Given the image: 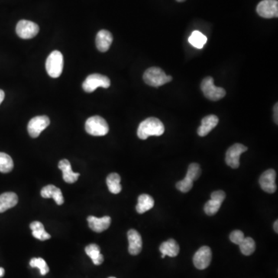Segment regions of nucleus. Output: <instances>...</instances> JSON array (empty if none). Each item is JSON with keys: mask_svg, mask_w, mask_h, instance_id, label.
Returning a JSON list of instances; mask_svg holds the SVG:
<instances>
[{"mask_svg": "<svg viewBox=\"0 0 278 278\" xmlns=\"http://www.w3.org/2000/svg\"><path fill=\"white\" fill-rule=\"evenodd\" d=\"M165 132L163 123L156 118H149L139 124L137 128V137L146 140L150 136H161Z\"/></svg>", "mask_w": 278, "mask_h": 278, "instance_id": "f257e3e1", "label": "nucleus"}, {"mask_svg": "<svg viewBox=\"0 0 278 278\" xmlns=\"http://www.w3.org/2000/svg\"><path fill=\"white\" fill-rule=\"evenodd\" d=\"M143 80L149 86L158 88L172 81V78L167 76L161 68L153 66L146 70L143 75Z\"/></svg>", "mask_w": 278, "mask_h": 278, "instance_id": "f03ea898", "label": "nucleus"}, {"mask_svg": "<svg viewBox=\"0 0 278 278\" xmlns=\"http://www.w3.org/2000/svg\"><path fill=\"white\" fill-rule=\"evenodd\" d=\"M85 130L91 135L104 136L109 131V126L101 116H92L87 120Z\"/></svg>", "mask_w": 278, "mask_h": 278, "instance_id": "7ed1b4c3", "label": "nucleus"}, {"mask_svg": "<svg viewBox=\"0 0 278 278\" xmlns=\"http://www.w3.org/2000/svg\"><path fill=\"white\" fill-rule=\"evenodd\" d=\"M63 68V56L58 50L52 52L46 59V70L51 78H57L61 75Z\"/></svg>", "mask_w": 278, "mask_h": 278, "instance_id": "20e7f679", "label": "nucleus"}, {"mask_svg": "<svg viewBox=\"0 0 278 278\" xmlns=\"http://www.w3.org/2000/svg\"><path fill=\"white\" fill-rule=\"evenodd\" d=\"M201 89L205 98L211 101H219L226 95V91L223 88H217L214 85V78L207 77L202 80Z\"/></svg>", "mask_w": 278, "mask_h": 278, "instance_id": "39448f33", "label": "nucleus"}, {"mask_svg": "<svg viewBox=\"0 0 278 278\" xmlns=\"http://www.w3.org/2000/svg\"><path fill=\"white\" fill-rule=\"evenodd\" d=\"M111 85V81L108 77L99 74H93L89 75L85 80L82 87L85 91L91 93L98 88H108Z\"/></svg>", "mask_w": 278, "mask_h": 278, "instance_id": "423d86ee", "label": "nucleus"}, {"mask_svg": "<svg viewBox=\"0 0 278 278\" xmlns=\"http://www.w3.org/2000/svg\"><path fill=\"white\" fill-rule=\"evenodd\" d=\"M18 37L22 39H32L36 37L40 31V27L37 23L29 20H20L16 28Z\"/></svg>", "mask_w": 278, "mask_h": 278, "instance_id": "0eeeda50", "label": "nucleus"}, {"mask_svg": "<svg viewBox=\"0 0 278 278\" xmlns=\"http://www.w3.org/2000/svg\"><path fill=\"white\" fill-rule=\"evenodd\" d=\"M50 118L46 115L37 116L32 118L27 126L29 134L30 137H39L40 133L50 125Z\"/></svg>", "mask_w": 278, "mask_h": 278, "instance_id": "6e6552de", "label": "nucleus"}, {"mask_svg": "<svg viewBox=\"0 0 278 278\" xmlns=\"http://www.w3.org/2000/svg\"><path fill=\"white\" fill-rule=\"evenodd\" d=\"M247 146L242 144H234L227 150L226 162L230 167L237 169L240 166V157L241 154L247 151Z\"/></svg>", "mask_w": 278, "mask_h": 278, "instance_id": "1a4fd4ad", "label": "nucleus"}, {"mask_svg": "<svg viewBox=\"0 0 278 278\" xmlns=\"http://www.w3.org/2000/svg\"><path fill=\"white\" fill-rule=\"evenodd\" d=\"M212 260V251L210 247L203 246L197 250L193 257V263L199 270H204L211 264Z\"/></svg>", "mask_w": 278, "mask_h": 278, "instance_id": "9d476101", "label": "nucleus"}, {"mask_svg": "<svg viewBox=\"0 0 278 278\" xmlns=\"http://www.w3.org/2000/svg\"><path fill=\"white\" fill-rule=\"evenodd\" d=\"M257 12L263 18H276L278 17L277 0H263L257 6Z\"/></svg>", "mask_w": 278, "mask_h": 278, "instance_id": "9b49d317", "label": "nucleus"}, {"mask_svg": "<svg viewBox=\"0 0 278 278\" xmlns=\"http://www.w3.org/2000/svg\"><path fill=\"white\" fill-rule=\"evenodd\" d=\"M260 187L267 193L276 192V172L273 169L265 171L259 179Z\"/></svg>", "mask_w": 278, "mask_h": 278, "instance_id": "f8f14e48", "label": "nucleus"}, {"mask_svg": "<svg viewBox=\"0 0 278 278\" xmlns=\"http://www.w3.org/2000/svg\"><path fill=\"white\" fill-rule=\"evenodd\" d=\"M127 240H128V252L130 254L135 255L139 254L143 250V239L138 232L135 230H130L127 232Z\"/></svg>", "mask_w": 278, "mask_h": 278, "instance_id": "ddd939ff", "label": "nucleus"}, {"mask_svg": "<svg viewBox=\"0 0 278 278\" xmlns=\"http://www.w3.org/2000/svg\"><path fill=\"white\" fill-rule=\"evenodd\" d=\"M88 225L90 228L93 231L96 233H101L104 230H108L111 225V217H102V218H98V217L90 216L88 217Z\"/></svg>", "mask_w": 278, "mask_h": 278, "instance_id": "4468645a", "label": "nucleus"}, {"mask_svg": "<svg viewBox=\"0 0 278 278\" xmlns=\"http://www.w3.org/2000/svg\"><path fill=\"white\" fill-rule=\"evenodd\" d=\"M58 168L63 172V179L67 183H75L78 181L80 173L73 172L72 165L67 159H63L60 161L58 164Z\"/></svg>", "mask_w": 278, "mask_h": 278, "instance_id": "2eb2a0df", "label": "nucleus"}, {"mask_svg": "<svg viewBox=\"0 0 278 278\" xmlns=\"http://www.w3.org/2000/svg\"><path fill=\"white\" fill-rule=\"evenodd\" d=\"M112 42V34L108 30H100L97 34L96 46L99 51L103 52V53L108 51Z\"/></svg>", "mask_w": 278, "mask_h": 278, "instance_id": "dca6fc26", "label": "nucleus"}, {"mask_svg": "<svg viewBox=\"0 0 278 278\" xmlns=\"http://www.w3.org/2000/svg\"><path fill=\"white\" fill-rule=\"evenodd\" d=\"M218 123L219 118L217 116L214 115V114L205 116V118H202V123L197 130V133L201 137H204L211 132L218 124Z\"/></svg>", "mask_w": 278, "mask_h": 278, "instance_id": "f3484780", "label": "nucleus"}, {"mask_svg": "<svg viewBox=\"0 0 278 278\" xmlns=\"http://www.w3.org/2000/svg\"><path fill=\"white\" fill-rule=\"evenodd\" d=\"M40 194L43 198H46V199L53 198L57 205H62L64 202L61 190L59 188L56 187L55 185H46L42 189Z\"/></svg>", "mask_w": 278, "mask_h": 278, "instance_id": "a211bd4d", "label": "nucleus"}, {"mask_svg": "<svg viewBox=\"0 0 278 278\" xmlns=\"http://www.w3.org/2000/svg\"><path fill=\"white\" fill-rule=\"evenodd\" d=\"M18 202V196L14 192H4L0 195V214L6 212L9 208L17 205Z\"/></svg>", "mask_w": 278, "mask_h": 278, "instance_id": "6ab92c4d", "label": "nucleus"}, {"mask_svg": "<svg viewBox=\"0 0 278 278\" xmlns=\"http://www.w3.org/2000/svg\"><path fill=\"white\" fill-rule=\"evenodd\" d=\"M159 250L162 255L169 256L170 257H175L179 254V246L177 242L173 239L163 242L159 247Z\"/></svg>", "mask_w": 278, "mask_h": 278, "instance_id": "aec40b11", "label": "nucleus"}, {"mask_svg": "<svg viewBox=\"0 0 278 278\" xmlns=\"http://www.w3.org/2000/svg\"><path fill=\"white\" fill-rule=\"evenodd\" d=\"M154 199L148 194H143L139 195L137 199V204L136 205V211L138 214H143L150 211L154 206Z\"/></svg>", "mask_w": 278, "mask_h": 278, "instance_id": "412c9836", "label": "nucleus"}, {"mask_svg": "<svg viewBox=\"0 0 278 278\" xmlns=\"http://www.w3.org/2000/svg\"><path fill=\"white\" fill-rule=\"evenodd\" d=\"M85 252L88 257H91L94 264L101 265L104 262V256L101 253V249L95 243H91L87 246Z\"/></svg>", "mask_w": 278, "mask_h": 278, "instance_id": "4be33fe9", "label": "nucleus"}, {"mask_svg": "<svg viewBox=\"0 0 278 278\" xmlns=\"http://www.w3.org/2000/svg\"><path fill=\"white\" fill-rule=\"evenodd\" d=\"M30 227L32 232H33V236L35 238L38 239V240H42V241L51 238V236L45 231L43 224L39 222V221L31 223Z\"/></svg>", "mask_w": 278, "mask_h": 278, "instance_id": "5701e85b", "label": "nucleus"}, {"mask_svg": "<svg viewBox=\"0 0 278 278\" xmlns=\"http://www.w3.org/2000/svg\"><path fill=\"white\" fill-rule=\"evenodd\" d=\"M107 185L110 192L113 194H118L121 191V176L118 173H111L107 177Z\"/></svg>", "mask_w": 278, "mask_h": 278, "instance_id": "b1692460", "label": "nucleus"}, {"mask_svg": "<svg viewBox=\"0 0 278 278\" xmlns=\"http://www.w3.org/2000/svg\"><path fill=\"white\" fill-rule=\"evenodd\" d=\"M188 40H189V43L195 48L202 49L204 45L206 43L207 37L201 32L195 30L192 32Z\"/></svg>", "mask_w": 278, "mask_h": 278, "instance_id": "393cba45", "label": "nucleus"}, {"mask_svg": "<svg viewBox=\"0 0 278 278\" xmlns=\"http://www.w3.org/2000/svg\"><path fill=\"white\" fill-rule=\"evenodd\" d=\"M239 246H240V251L245 256H250L256 249V243L251 237H244Z\"/></svg>", "mask_w": 278, "mask_h": 278, "instance_id": "a878e982", "label": "nucleus"}, {"mask_svg": "<svg viewBox=\"0 0 278 278\" xmlns=\"http://www.w3.org/2000/svg\"><path fill=\"white\" fill-rule=\"evenodd\" d=\"M14 161L9 155L0 153V172L8 173L14 169Z\"/></svg>", "mask_w": 278, "mask_h": 278, "instance_id": "bb28decb", "label": "nucleus"}, {"mask_svg": "<svg viewBox=\"0 0 278 278\" xmlns=\"http://www.w3.org/2000/svg\"><path fill=\"white\" fill-rule=\"evenodd\" d=\"M30 265L32 267H37V268H38L40 270V273L43 276L46 275V273H48L49 270H50L46 262L43 258H40V257L39 258L31 259Z\"/></svg>", "mask_w": 278, "mask_h": 278, "instance_id": "cd10ccee", "label": "nucleus"}, {"mask_svg": "<svg viewBox=\"0 0 278 278\" xmlns=\"http://www.w3.org/2000/svg\"><path fill=\"white\" fill-rule=\"evenodd\" d=\"M201 172L202 170H201L200 166L197 163H192L188 168L187 174L185 177L194 182L199 179V176H201Z\"/></svg>", "mask_w": 278, "mask_h": 278, "instance_id": "c85d7f7f", "label": "nucleus"}, {"mask_svg": "<svg viewBox=\"0 0 278 278\" xmlns=\"http://www.w3.org/2000/svg\"><path fill=\"white\" fill-rule=\"evenodd\" d=\"M222 203L217 201L208 200L204 205V211L208 216H214L218 212Z\"/></svg>", "mask_w": 278, "mask_h": 278, "instance_id": "c756f323", "label": "nucleus"}, {"mask_svg": "<svg viewBox=\"0 0 278 278\" xmlns=\"http://www.w3.org/2000/svg\"><path fill=\"white\" fill-rule=\"evenodd\" d=\"M193 182L188 178L185 177L182 180L176 184V188L182 192H188L192 189Z\"/></svg>", "mask_w": 278, "mask_h": 278, "instance_id": "7c9ffc66", "label": "nucleus"}, {"mask_svg": "<svg viewBox=\"0 0 278 278\" xmlns=\"http://www.w3.org/2000/svg\"><path fill=\"white\" fill-rule=\"evenodd\" d=\"M244 237H245V236H244V234L241 230H234V231L232 232L230 235V239L232 243H235L237 245L240 244V242L244 239Z\"/></svg>", "mask_w": 278, "mask_h": 278, "instance_id": "2f4dec72", "label": "nucleus"}, {"mask_svg": "<svg viewBox=\"0 0 278 278\" xmlns=\"http://www.w3.org/2000/svg\"><path fill=\"white\" fill-rule=\"evenodd\" d=\"M226 199V193L222 190L215 191L211 194V199L222 203Z\"/></svg>", "mask_w": 278, "mask_h": 278, "instance_id": "473e14b6", "label": "nucleus"}, {"mask_svg": "<svg viewBox=\"0 0 278 278\" xmlns=\"http://www.w3.org/2000/svg\"><path fill=\"white\" fill-rule=\"evenodd\" d=\"M278 105L277 103L275 104L274 107H273V118H274V121L276 122V124H277L278 122Z\"/></svg>", "mask_w": 278, "mask_h": 278, "instance_id": "72a5a7b5", "label": "nucleus"}, {"mask_svg": "<svg viewBox=\"0 0 278 278\" xmlns=\"http://www.w3.org/2000/svg\"><path fill=\"white\" fill-rule=\"evenodd\" d=\"M4 98H5V93L3 90H0V104H2Z\"/></svg>", "mask_w": 278, "mask_h": 278, "instance_id": "f704fd0d", "label": "nucleus"}, {"mask_svg": "<svg viewBox=\"0 0 278 278\" xmlns=\"http://www.w3.org/2000/svg\"><path fill=\"white\" fill-rule=\"evenodd\" d=\"M278 221L277 220H276L274 222V224H273V230H274V231L276 232V233H278Z\"/></svg>", "mask_w": 278, "mask_h": 278, "instance_id": "c9c22d12", "label": "nucleus"}, {"mask_svg": "<svg viewBox=\"0 0 278 278\" xmlns=\"http://www.w3.org/2000/svg\"><path fill=\"white\" fill-rule=\"evenodd\" d=\"M5 274V270L3 267H0V277H3Z\"/></svg>", "mask_w": 278, "mask_h": 278, "instance_id": "e433bc0d", "label": "nucleus"}, {"mask_svg": "<svg viewBox=\"0 0 278 278\" xmlns=\"http://www.w3.org/2000/svg\"><path fill=\"white\" fill-rule=\"evenodd\" d=\"M176 1H177V2H179V3H182V2H185V0H176Z\"/></svg>", "mask_w": 278, "mask_h": 278, "instance_id": "4c0bfd02", "label": "nucleus"}, {"mask_svg": "<svg viewBox=\"0 0 278 278\" xmlns=\"http://www.w3.org/2000/svg\"><path fill=\"white\" fill-rule=\"evenodd\" d=\"M109 278H116V277H114V276H111V277H109Z\"/></svg>", "mask_w": 278, "mask_h": 278, "instance_id": "58836bf2", "label": "nucleus"}]
</instances>
